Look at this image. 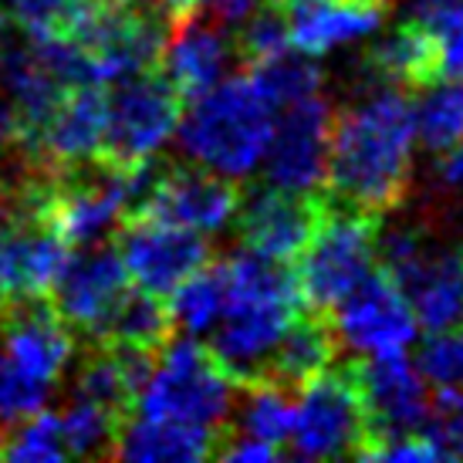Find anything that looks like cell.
Masks as SVG:
<instances>
[{
	"label": "cell",
	"instance_id": "6da1fadb",
	"mask_svg": "<svg viewBox=\"0 0 463 463\" xmlns=\"http://www.w3.org/2000/svg\"><path fill=\"white\" fill-rule=\"evenodd\" d=\"M412 142L410 91L373 85L369 95L335 116L325 196L383 220L410 194Z\"/></svg>",
	"mask_w": 463,
	"mask_h": 463
},
{
	"label": "cell",
	"instance_id": "7a4b0ae2",
	"mask_svg": "<svg viewBox=\"0 0 463 463\" xmlns=\"http://www.w3.org/2000/svg\"><path fill=\"white\" fill-rule=\"evenodd\" d=\"M274 105L254 85V78L237 75L206 89L194 99V109L180 118V146L196 166L220 176H247L260 166L274 132Z\"/></svg>",
	"mask_w": 463,
	"mask_h": 463
},
{
	"label": "cell",
	"instance_id": "3957f363",
	"mask_svg": "<svg viewBox=\"0 0 463 463\" xmlns=\"http://www.w3.org/2000/svg\"><path fill=\"white\" fill-rule=\"evenodd\" d=\"M379 260L423 328L463 325V241H439L423 223H396L379 237Z\"/></svg>",
	"mask_w": 463,
	"mask_h": 463
},
{
	"label": "cell",
	"instance_id": "277c9868",
	"mask_svg": "<svg viewBox=\"0 0 463 463\" xmlns=\"http://www.w3.org/2000/svg\"><path fill=\"white\" fill-rule=\"evenodd\" d=\"M375 233H379V217L325 196L308 247L291 264L301 308L328 315L373 270Z\"/></svg>",
	"mask_w": 463,
	"mask_h": 463
},
{
	"label": "cell",
	"instance_id": "5b68a950",
	"mask_svg": "<svg viewBox=\"0 0 463 463\" xmlns=\"http://www.w3.org/2000/svg\"><path fill=\"white\" fill-rule=\"evenodd\" d=\"M237 386L194 338H173L166 348H159V362L146 379L136 410L142 416L176 420V423L203 426L213 433L227 430V416L233 410Z\"/></svg>",
	"mask_w": 463,
	"mask_h": 463
},
{
	"label": "cell",
	"instance_id": "8992f818",
	"mask_svg": "<svg viewBox=\"0 0 463 463\" xmlns=\"http://www.w3.org/2000/svg\"><path fill=\"white\" fill-rule=\"evenodd\" d=\"M183 99L159 68L136 71L122 78L116 91H109V118L99 159L116 166L149 163L180 126Z\"/></svg>",
	"mask_w": 463,
	"mask_h": 463
},
{
	"label": "cell",
	"instance_id": "52a82bcc",
	"mask_svg": "<svg viewBox=\"0 0 463 463\" xmlns=\"http://www.w3.org/2000/svg\"><path fill=\"white\" fill-rule=\"evenodd\" d=\"M295 457L301 460H328V457H355L365 443V406L352 365L325 369L311 383L298 389L295 402Z\"/></svg>",
	"mask_w": 463,
	"mask_h": 463
},
{
	"label": "cell",
	"instance_id": "ba28073f",
	"mask_svg": "<svg viewBox=\"0 0 463 463\" xmlns=\"http://www.w3.org/2000/svg\"><path fill=\"white\" fill-rule=\"evenodd\" d=\"M116 250L129 281L159 298H169L210 260V244L203 241V233L142 213H126L118 220Z\"/></svg>",
	"mask_w": 463,
	"mask_h": 463
},
{
	"label": "cell",
	"instance_id": "9c48e42d",
	"mask_svg": "<svg viewBox=\"0 0 463 463\" xmlns=\"http://www.w3.org/2000/svg\"><path fill=\"white\" fill-rule=\"evenodd\" d=\"M237 206L241 190L231 176L203 166L169 163L166 169H149V180L129 213L166 220L196 233H217L237 217Z\"/></svg>",
	"mask_w": 463,
	"mask_h": 463
},
{
	"label": "cell",
	"instance_id": "30bf717a",
	"mask_svg": "<svg viewBox=\"0 0 463 463\" xmlns=\"http://www.w3.org/2000/svg\"><path fill=\"white\" fill-rule=\"evenodd\" d=\"M288 112L274 118L268 153H264V180L268 186L288 194H322L328 173V146H332L335 112L318 91L284 105Z\"/></svg>",
	"mask_w": 463,
	"mask_h": 463
},
{
	"label": "cell",
	"instance_id": "8fae6325",
	"mask_svg": "<svg viewBox=\"0 0 463 463\" xmlns=\"http://www.w3.org/2000/svg\"><path fill=\"white\" fill-rule=\"evenodd\" d=\"M328 318L342 348L359 355H402L416 342V315L406 295L386 270H369L352 291H348Z\"/></svg>",
	"mask_w": 463,
	"mask_h": 463
},
{
	"label": "cell",
	"instance_id": "7c38bea8",
	"mask_svg": "<svg viewBox=\"0 0 463 463\" xmlns=\"http://www.w3.org/2000/svg\"><path fill=\"white\" fill-rule=\"evenodd\" d=\"M301 311V301L284 298H227L220 328L210 342V355L233 379V386L264 383L274 345L288 322Z\"/></svg>",
	"mask_w": 463,
	"mask_h": 463
},
{
	"label": "cell",
	"instance_id": "4fadbf2b",
	"mask_svg": "<svg viewBox=\"0 0 463 463\" xmlns=\"http://www.w3.org/2000/svg\"><path fill=\"white\" fill-rule=\"evenodd\" d=\"M362 406H365V443L416 433L430 412L426 379L402 355H369L352 365ZM359 457V453H355Z\"/></svg>",
	"mask_w": 463,
	"mask_h": 463
},
{
	"label": "cell",
	"instance_id": "5bb4252c",
	"mask_svg": "<svg viewBox=\"0 0 463 463\" xmlns=\"http://www.w3.org/2000/svg\"><path fill=\"white\" fill-rule=\"evenodd\" d=\"M126 291H129V274L122 268L118 250L112 244H99L78 258L68 254L65 268L54 278L48 295L61 322L95 342Z\"/></svg>",
	"mask_w": 463,
	"mask_h": 463
},
{
	"label": "cell",
	"instance_id": "9a60e30c",
	"mask_svg": "<svg viewBox=\"0 0 463 463\" xmlns=\"http://www.w3.org/2000/svg\"><path fill=\"white\" fill-rule=\"evenodd\" d=\"M322 206L325 190L322 194H288L278 186H260V190H250L247 200L241 196L237 231L247 250L281 260V264H295L301 250L308 247Z\"/></svg>",
	"mask_w": 463,
	"mask_h": 463
},
{
	"label": "cell",
	"instance_id": "2e32d148",
	"mask_svg": "<svg viewBox=\"0 0 463 463\" xmlns=\"http://www.w3.org/2000/svg\"><path fill=\"white\" fill-rule=\"evenodd\" d=\"M105 118H109V91L99 81L71 85L61 95V102L54 105L52 116L44 118V126L24 142V153L48 173L99 159Z\"/></svg>",
	"mask_w": 463,
	"mask_h": 463
},
{
	"label": "cell",
	"instance_id": "e0dca14e",
	"mask_svg": "<svg viewBox=\"0 0 463 463\" xmlns=\"http://www.w3.org/2000/svg\"><path fill=\"white\" fill-rule=\"evenodd\" d=\"M0 352L21 369L54 386L71 362L75 342L61 315L44 295L0 301Z\"/></svg>",
	"mask_w": 463,
	"mask_h": 463
},
{
	"label": "cell",
	"instance_id": "ac0fdd59",
	"mask_svg": "<svg viewBox=\"0 0 463 463\" xmlns=\"http://www.w3.org/2000/svg\"><path fill=\"white\" fill-rule=\"evenodd\" d=\"M288 41L298 54L322 58L383 27L392 0H281Z\"/></svg>",
	"mask_w": 463,
	"mask_h": 463
},
{
	"label": "cell",
	"instance_id": "d6986e66",
	"mask_svg": "<svg viewBox=\"0 0 463 463\" xmlns=\"http://www.w3.org/2000/svg\"><path fill=\"white\" fill-rule=\"evenodd\" d=\"M231 58L233 38H227L220 21L200 17V11H194L166 31L156 68L173 81V89L180 91L183 99L194 102L196 95H203L223 78Z\"/></svg>",
	"mask_w": 463,
	"mask_h": 463
},
{
	"label": "cell",
	"instance_id": "ffe728a7",
	"mask_svg": "<svg viewBox=\"0 0 463 463\" xmlns=\"http://www.w3.org/2000/svg\"><path fill=\"white\" fill-rule=\"evenodd\" d=\"M362 68L369 71L375 85H392L402 91H420L443 78L439 65V41L423 21H406L396 31H389L383 41H375L362 58Z\"/></svg>",
	"mask_w": 463,
	"mask_h": 463
},
{
	"label": "cell",
	"instance_id": "44dd1931",
	"mask_svg": "<svg viewBox=\"0 0 463 463\" xmlns=\"http://www.w3.org/2000/svg\"><path fill=\"white\" fill-rule=\"evenodd\" d=\"M342 352V342L335 335V325L325 311L301 308L288 322L281 342L274 345L268 362V375L264 383H278L284 389H301L311 383L315 375L332 369L335 355Z\"/></svg>",
	"mask_w": 463,
	"mask_h": 463
},
{
	"label": "cell",
	"instance_id": "7402d4cb",
	"mask_svg": "<svg viewBox=\"0 0 463 463\" xmlns=\"http://www.w3.org/2000/svg\"><path fill=\"white\" fill-rule=\"evenodd\" d=\"M220 433L203 430V426L176 423V420H159V416H142L132 420L126 416L112 443V457L116 460H136V463H153V460H206L217 453Z\"/></svg>",
	"mask_w": 463,
	"mask_h": 463
},
{
	"label": "cell",
	"instance_id": "603a6c76",
	"mask_svg": "<svg viewBox=\"0 0 463 463\" xmlns=\"http://www.w3.org/2000/svg\"><path fill=\"white\" fill-rule=\"evenodd\" d=\"M0 81H4V91L21 116V146L44 126V118L61 102V95L71 89L44 65V58L31 41L14 44V48H0Z\"/></svg>",
	"mask_w": 463,
	"mask_h": 463
},
{
	"label": "cell",
	"instance_id": "cb8c5ba5",
	"mask_svg": "<svg viewBox=\"0 0 463 463\" xmlns=\"http://www.w3.org/2000/svg\"><path fill=\"white\" fill-rule=\"evenodd\" d=\"M176 335V322L169 301L149 291H126L118 298V305L112 308L109 322L102 325V332L95 342H109V345L122 348H139V352H156L166 348Z\"/></svg>",
	"mask_w": 463,
	"mask_h": 463
},
{
	"label": "cell",
	"instance_id": "d4e9b609",
	"mask_svg": "<svg viewBox=\"0 0 463 463\" xmlns=\"http://www.w3.org/2000/svg\"><path fill=\"white\" fill-rule=\"evenodd\" d=\"M244 396L233 406L237 410V433L270 447H281L284 439H291V426H295V402H291V389L278 386V383H250L241 386Z\"/></svg>",
	"mask_w": 463,
	"mask_h": 463
},
{
	"label": "cell",
	"instance_id": "484cf974",
	"mask_svg": "<svg viewBox=\"0 0 463 463\" xmlns=\"http://www.w3.org/2000/svg\"><path fill=\"white\" fill-rule=\"evenodd\" d=\"M169 311H173V322L180 325L183 332L203 335L220 322L223 305H227V278H223V260L210 264L190 274L186 281L166 298Z\"/></svg>",
	"mask_w": 463,
	"mask_h": 463
},
{
	"label": "cell",
	"instance_id": "4316f807",
	"mask_svg": "<svg viewBox=\"0 0 463 463\" xmlns=\"http://www.w3.org/2000/svg\"><path fill=\"white\" fill-rule=\"evenodd\" d=\"M426 89L430 91L412 105V122L416 139L439 156L463 142V78H450L439 85L433 81Z\"/></svg>",
	"mask_w": 463,
	"mask_h": 463
},
{
	"label": "cell",
	"instance_id": "83f0119b",
	"mask_svg": "<svg viewBox=\"0 0 463 463\" xmlns=\"http://www.w3.org/2000/svg\"><path fill=\"white\" fill-rule=\"evenodd\" d=\"M68 457H112V443L122 426V416L81 396L68 399L65 412L58 416Z\"/></svg>",
	"mask_w": 463,
	"mask_h": 463
},
{
	"label": "cell",
	"instance_id": "f1b7e54d",
	"mask_svg": "<svg viewBox=\"0 0 463 463\" xmlns=\"http://www.w3.org/2000/svg\"><path fill=\"white\" fill-rule=\"evenodd\" d=\"M244 71L254 78V85L264 91V99L274 109H284V105L298 102L305 95H315L322 89V68L315 65L308 54L295 58V54L281 52L268 61H260V65L244 68Z\"/></svg>",
	"mask_w": 463,
	"mask_h": 463
},
{
	"label": "cell",
	"instance_id": "f546056e",
	"mask_svg": "<svg viewBox=\"0 0 463 463\" xmlns=\"http://www.w3.org/2000/svg\"><path fill=\"white\" fill-rule=\"evenodd\" d=\"M68 457L65 437L58 416L48 410L27 416L7 430L0 439V460H24V463H58Z\"/></svg>",
	"mask_w": 463,
	"mask_h": 463
},
{
	"label": "cell",
	"instance_id": "4dcf8cb0",
	"mask_svg": "<svg viewBox=\"0 0 463 463\" xmlns=\"http://www.w3.org/2000/svg\"><path fill=\"white\" fill-rule=\"evenodd\" d=\"M244 31L233 38V58L244 68L260 65L274 54L291 48L288 41V17H284L281 0H264L244 17Z\"/></svg>",
	"mask_w": 463,
	"mask_h": 463
},
{
	"label": "cell",
	"instance_id": "1f68e13d",
	"mask_svg": "<svg viewBox=\"0 0 463 463\" xmlns=\"http://www.w3.org/2000/svg\"><path fill=\"white\" fill-rule=\"evenodd\" d=\"M52 386L21 369L11 355L0 352V437L14 426L44 410Z\"/></svg>",
	"mask_w": 463,
	"mask_h": 463
},
{
	"label": "cell",
	"instance_id": "d6a6232c",
	"mask_svg": "<svg viewBox=\"0 0 463 463\" xmlns=\"http://www.w3.org/2000/svg\"><path fill=\"white\" fill-rule=\"evenodd\" d=\"M412 17L437 34L443 78H463V0H416Z\"/></svg>",
	"mask_w": 463,
	"mask_h": 463
},
{
	"label": "cell",
	"instance_id": "836d02e7",
	"mask_svg": "<svg viewBox=\"0 0 463 463\" xmlns=\"http://www.w3.org/2000/svg\"><path fill=\"white\" fill-rule=\"evenodd\" d=\"M416 373L423 375L426 383H433L439 389H450L463 383V325H450V328H437L430 332L420 355H416Z\"/></svg>",
	"mask_w": 463,
	"mask_h": 463
},
{
	"label": "cell",
	"instance_id": "e575fe53",
	"mask_svg": "<svg viewBox=\"0 0 463 463\" xmlns=\"http://www.w3.org/2000/svg\"><path fill=\"white\" fill-rule=\"evenodd\" d=\"M420 433L433 439L443 460H463V389H443L426 412Z\"/></svg>",
	"mask_w": 463,
	"mask_h": 463
},
{
	"label": "cell",
	"instance_id": "d590c367",
	"mask_svg": "<svg viewBox=\"0 0 463 463\" xmlns=\"http://www.w3.org/2000/svg\"><path fill=\"white\" fill-rule=\"evenodd\" d=\"M78 0H11L14 21L21 24L27 38H48L58 34Z\"/></svg>",
	"mask_w": 463,
	"mask_h": 463
},
{
	"label": "cell",
	"instance_id": "8d00e7d4",
	"mask_svg": "<svg viewBox=\"0 0 463 463\" xmlns=\"http://www.w3.org/2000/svg\"><path fill=\"white\" fill-rule=\"evenodd\" d=\"M136 11L149 14V17H156V21H163L166 24V31L176 21H183V17H190L194 11H200V0H129Z\"/></svg>",
	"mask_w": 463,
	"mask_h": 463
},
{
	"label": "cell",
	"instance_id": "74e56055",
	"mask_svg": "<svg viewBox=\"0 0 463 463\" xmlns=\"http://www.w3.org/2000/svg\"><path fill=\"white\" fill-rule=\"evenodd\" d=\"M260 0H200V11H206L220 24H237L258 7Z\"/></svg>",
	"mask_w": 463,
	"mask_h": 463
},
{
	"label": "cell",
	"instance_id": "f35d334b",
	"mask_svg": "<svg viewBox=\"0 0 463 463\" xmlns=\"http://www.w3.org/2000/svg\"><path fill=\"white\" fill-rule=\"evenodd\" d=\"M443 159L437 163V176L443 183V190H450V194L463 196V142H457L453 149L447 153H439Z\"/></svg>",
	"mask_w": 463,
	"mask_h": 463
},
{
	"label": "cell",
	"instance_id": "ab89813d",
	"mask_svg": "<svg viewBox=\"0 0 463 463\" xmlns=\"http://www.w3.org/2000/svg\"><path fill=\"white\" fill-rule=\"evenodd\" d=\"M11 146H21V116L7 99V91H0V149Z\"/></svg>",
	"mask_w": 463,
	"mask_h": 463
},
{
	"label": "cell",
	"instance_id": "60d3db41",
	"mask_svg": "<svg viewBox=\"0 0 463 463\" xmlns=\"http://www.w3.org/2000/svg\"><path fill=\"white\" fill-rule=\"evenodd\" d=\"M0 439H4V437H0Z\"/></svg>",
	"mask_w": 463,
	"mask_h": 463
}]
</instances>
